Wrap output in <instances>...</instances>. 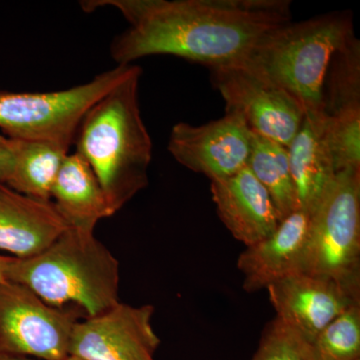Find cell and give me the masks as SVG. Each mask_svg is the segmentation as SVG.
<instances>
[{"label": "cell", "mask_w": 360, "mask_h": 360, "mask_svg": "<svg viewBox=\"0 0 360 360\" xmlns=\"http://www.w3.org/2000/svg\"><path fill=\"white\" fill-rule=\"evenodd\" d=\"M68 229L51 201L23 195L0 184V250L16 258L34 257Z\"/></svg>", "instance_id": "15"}, {"label": "cell", "mask_w": 360, "mask_h": 360, "mask_svg": "<svg viewBox=\"0 0 360 360\" xmlns=\"http://www.w3.org/2000/svg\"><path fill=\"white\" fill-rule=\"evenodd\" d=\"M248 167L266 189L281 221L300 210L288 148L251 132Z\"/></svg>", "instance_id": "19"}, {"label": "cell", "mask_w": 360, "mask_h": 360, "mask_svg": "<svg viewBox=\"0 0 360 360\" xmlns=\"http://www.w3.org/2000/svg\"><path fill=\"white\" fill-rule=\"evenodd\" d=\"M4 277L30 288L51 307L75 312L82 319L120 302L117 259L92 231L68 227L39 255L11 257Z\"/></svg>", "instance_id": "3"}, {"label": "cell", "mask_w": 360, "mask_h": 360, "mask_svg": "<svg viewBox=\"0 0 360 360\" xmlns=\"http://www.w3.org/2000/svg\"><path fill=\"white\" fill-rule=\"evenodd\" d=\"M2 160H4V148L0 146V167H1Z\"/></svg>", "instance_id": "25"}, {"label": "cell", "mask_w": 360, "mask_h": 360, "mask_svg": "<svg viewBox=\"0 0 360 360\" xmlns=\"http://www.w3.org/2000/svg\"><path fill=\"white\" fill-rule=\"evenodd\" d=\"M0 146L4 148L0 184L23 195L51 201L52 186L68 151L49 142L4 134Z\"/></svg>", "instance_id": "17"}, {"label": "cell", "mask_w": 360, "mask_h": 360, "mask_svg": "<svg viewBox=\"0 0 360 360\" xmlns=\"http://www.w3.org/2000/svg\"><path fill=\"white\" fill-rule=\"evenodd\" d=\"M11 257L0 255V281H6L4 272H6L7 264L11 262Z\"/></svg>", "instance_id": "22"}, {"label": "cell", "mask_w": 360, "mask_h": 360, "mask_svg": "<svg viewBox=\"0 0 360 360\" xmlns=\"http://www.w3.org/2000/svg\"><path fill=\"white\" fill-rule=\"evenodd\" d=\"M319 360L360 359V304L335 317L314 342Z\"/></svg>", "instance_id": "20"}, {"label": "cell", "mask_w": 360, "mask_h": 360, "mask_svg": "<svg viewBox=\"0 0 360 360\" xmlns=\"http://www.w3.org/2000/svg\"><path fill=\"white\" fill-rule=\"evenodd\" d=\"M312 215L296 210L281 220L269 238L248 246L239 255L238 267L248 292L266 290L284 277L302 271Z\"/></svg>", "instance_id": "13"}, {"label": "cell", "mask_w": 360, "mask_h": 360, "mask_svg": "<svg viewBox=\"0 0 360 360\" xmlns=\"http://www.w3.org/2000/svg\"><path fill=\"white\" fill-rule=\"evenodd\" d=\"M251 360H319L314 343L276 316L267 324Z\"/></svg>", "instance_id": "21"}, {"label": "cell", "mask_w": 360, "mask_h": 360, "mask_svg": "<svg viewBox=\"0 0 360 360\" xmlns=\"http://www.w3.org/2000/svg\"><path fill=\"white\" fill-rule=\"evenodd\" d=\"M212 86L225 101V112L243 120L253 134L288 148L305 112L286 90L238 65L210 68Z\"/></svg>", "instance_id": "8"}, {"label": "cell", "mask_w": 360, "mask_h": 360, "mask_svg": "<svg viewBox=\"0 0 360 360\" xmlns=\"http://www.w3.org/2000/svg\"><path fill=\"white\" fill-rule=\"evenodd\" d=\"M251 131L238 116L202 125L179 122L172 127L167 149L174 160L210 181L231 177L248 167Z\"/></svg>", "instance_id": "11"}, {"label": "cell", "mask_w": 360, "mask_h": 360, "mask_svg": "<svg viewBox=\"0 0 360 360\" xmlns=\"http://www.w3.org/2000/svg\"><path fill=\"white\" fill-rule=\"evenodd\" d=\"M79 319L51 307L25 286L0 281V354L65 359Z\"/></svg>", "instance_id": "7"}, {"label": "cell", "mask_w": 360, "mask_h": 360, "mask_svg": "<svg viewBox=\"0 0 360 360\" xmlns=\"http://www.w3.org/2000/svg\"><path fill=\"white\" fill-rule=\"evenodd\" d=\"M142 70L134 71L85 113L73 146L96 174L115 213L148 184L153 142L139 106Z\"/></svg>", "instance_id": "2"}, {"label": "cell", "mask_w": 360, "mask_h": 360, "mask_svg": "<svg viewBox=\"0 0 360 360\" xmlns=\"http://www.w3.org/2000/svg\"><path fill=\"white\" fill-rule=\"evenodd\" d=\"M360 360V359H359Z\"/></svg>", "instance_id": "26"}, {"label": "cell", "mask_w": 360, "mask_h": 360, "mask_svg": "<svg viewBox=\"0 0 360 360\" xmlns=\"http://www.w3.org/2000/svg\"><path fill=\"white\" fill-rule=\"evenodd\" d=\"M85 11L117 9L129 27L113 39L117 65L172 56L208 68L236 65L265 33L292 20L286 0H94Z\"/></svg>", "instance_id": "1"}, {"label": "cell", "mask_w": 360, "mask_h": 360, "mask_svg": "<svg viewBox=\"0 0 360 360\" xmlns=\"http://www.w3.org/2000/svg\"><path fill=\"white\" fill-rule=\"evenodd\" d=\"M51 202L66 224L92 231L99 220L115 214L89 163L78 153H68L51 188Z\"/></svg>", "instance_id": "18"}, {"label": "cell", "mask_w": 360, "mask_h": 360, "mask_svg": "<svg viewBox=\"0 0 360 360\" xmlns=\"http://www.w3.org/2000/svg\"><path fill=\"white\" fill-rule=\"evenodd\" d=\"M321 115L336 174L360 168V44L356 35L329 61L322 85Z\"/></svg>", "instance_id": "9"}, {"label": "cell", "mask_w": 360, "mask_h": 360, "mask_svg": "<svg viewBox=\"0 0 360 360\" xmlns=\"http://www.w3.org/2000/svg\"><path fill=\"white\" fill-rule=\"evenodd\" d=\"M302 271L360 296V168L336 174L312 214Z\"/></svg>", "instance_id": "6"}, {"label": "cell", "mask_w": 360, "mask_h": 360, "mask_svg": "<svg viewBox=\"0 0 360 360\" xmlns=\"http://www.w3.org/2000/svg\"><path fill=\"white\" fill-rule=\"evenodd\" d=\"M354 35L349 11L291 20L262 35L236 65L286 90L302 104L305 115H321L329 61Z\"/></svg>", "instance_id": "4"}, {"label": "cell", "mask_w": 360, "mask_h": 360, "mask_svg": "<svg viewBox=\"0 0 360 360\" xmlns=\"http://www.w3.org/2000/svg\"><path fill=\"white\" fill-rule=\"evenodd\" d=\"M0 360H30L26 359L25 356H20V355H11L0 354Z\"/></svg>", "instance_id": "23"}, {"label": "cell", "mask_w": 360, "mask_h": 360, "mask_svg": "<svg viewBox=\"0 0 360 360\" xmlns=\"http://www.w3.org/2000/svg\"><path fill=\"white\" fill-rule=\"evenodd\" d=\"M153 312V305L117 302L101 314L78 321L68 354L85 360H155L160 340L151 326Z\"/></svg>", "instance_id": "10"}, {"label": "cell", "mask_w": 360, "mask_h": 360, "mask_svg": "<svg viewBox=\"0 0 360 360\" xmlns=\"http://www.w3.org/2000/svg\"><path fill=\"white\" fill-rule=\"evenodd\" d=\"M210 191L219 219L246 248L269 238L281 224L269 193L248 167L212 181Z\"/></svg>", "instance_id": "14"}, {"label": "cell", "mask_w": 360, "mask_h": 360, "mask_svg": "<svg viewBox=\"0 0 360 360\" xmlns=\"http://www.w3.org/2000/svg\"><path fill=\"white\" fill-rule=\"evenodd\" d=\"M300 210L314 214L336 176L322 115H305L288 148Z\"/></svg>", "instance_id": "16"}, {"label": "cell", "mask_w": 360, "mask_h": 360, "mask_svg": "<svg viewBox=\"0 0 360 360\" xmlns=\"http://www.w3.org/2000/svg\"><path fill=\"white\" fill-rule=\"evenodd\" d=\"M266 290L276 317L312 343L335 317L360 304V296L338 281L304 271L284 277Z\"/></svg>", "instance_id": "12"}, {"label": "cell", "mask_w": 360, "mask_h": 360, "mask_svg": "<svg viewBox=\"0 0 360 360\" xmlns=\"http://www.w3.org/2000/svg\"><path fill=\"white\" fill-rule=\"evenodd\" d=\"M63 360H85V359H79V357H77V356H72V355H68V356L66 357V359H63Z\"/></svg>", "instance_id": "24"}, {"label": "cell", "mask_w": 360, "mask_h": 360, "mask_svg": "<svg viewBox=\"0 0 360 360\" xmlns=\"http://www.w3.org/2000/svg\"><path fill=\"white\" fill-rule=\"evenodd\" d=\"M135 66L116 65L86 84L58 91L0 89V129L6 136L49 142L70 151L85 113Z\"/></svg>", "instance_id": "5"}]
</instances>
